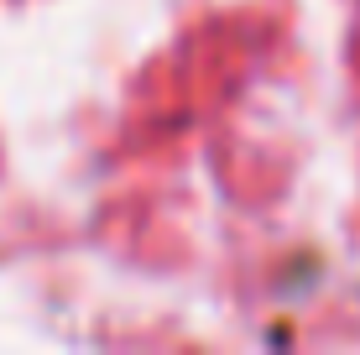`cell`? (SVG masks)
I'll use <instances>...</instances> for the list:
<instances>
[]
</instances>
